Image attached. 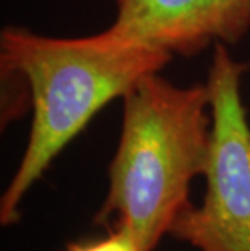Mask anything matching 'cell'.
I'll list each match as a JSON object with an SVG mask.
<instances>
[{
	"label": "cell",
	"instance_id": "3",
	"mask_svg": "<svg viewBox=\"0 0 250 251\" xmlns=\"http://www.w3.org/2000/svg\"><path fill=\"white\" fill-rule=\"evenodd\" d=\"M247 63L216 41L206 84L211 98V141L206 191L190 204L169 235L200 251H250V124L242 100Z\"/></svg>",
	"mask_w": 250,
	"mask_h": 251
},
{
	"label": "cell",
	"instance_id": "1",
	"mask_svg": "<svg viewBox=\"0 0 250 251\" xmlns=\"http://www.w3.org/2000/svg\"><path fill=\"white\" fill-rule=\"evenodd\" d=\"M172 60L167 52L125 39L109 28L93 36L52 37L23 26L0 31V70L23 78L33 120L23 157L0 200V222L20 221L28 191L63 149L109 102Z\"/></svg>",
	"mask_w": 250,
	"mask_h": 251
},
{
	"label": "cell",
	"instance_id": "5",
	"mask_svg": "<svg viewBox=\"0 0 250 251\" xmlns=\"http://www.w3.org/2000/svg\"><path fill=\"white\" fill-rule=\"evenodd\" d=\"M216 41L237 44L250 33V0H206Z\"/></svg>",
	"mask_w": 250,
	"mask_h": 251
},
{
	"label": "cell",
	"instance_id": "2",
	"mask_svg": "<svg viewBox=\"0 0 250 251\" xmlns=\"http://www.w3.org/2000/svg\"><path fill=\"white\" fill-rule=\"evenodd\" d=\"M122 102L119 144L96 224L130 232L143 251H154L192 204L190 185L208 165L210 88L177 86L159 72L143 76Z\"/></svg>",
	"mask_w": 250,
	"mask_h": 251
},
{
	"label": "cell",
	"instance_id": "4",
	"mask_svg": "<svg viewBox=\"0 0 250 251\" xmlns=\"http://www.w3.org/2000/svg\"><path fill=\"white\" fill-rule=\"evenodd\" d=\"M112 33L167 54L192 57L216 42L206 0H115Z\"/></svg>",
	"mask_w": 250,
	"mask_h": 251
},
{
	"label": "cell",
	"instance_id": "6",
	"mask_svg": "<svg viewBox=\"0 0 250 251\" xmlns=\"http://www.w3.org/2000/svg\"><path fill=\"white\" fill-rule=\"evenodd\" d=\"M65 251H143L140 243L130 232L122 228H109L104 237L82 240L67 245Z\"/></svg>",
	"mask_w": 250,
	"mask_h": 251
}]
</instances>
